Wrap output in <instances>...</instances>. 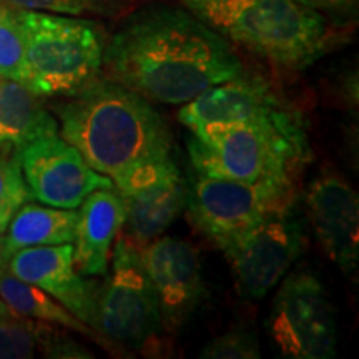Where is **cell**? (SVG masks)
Segmentation results:
<instances>
[{
	"label": "cell",
	"mask_w": 359,
	"mask_h": 359,
	"mask_svg": "<svg viewBox=\"0 0 359 359\" xmlns=\"http://www.w3.org/2000/svg\"><path fill=\"white\" fill-rule=\"evenodd\" d=\"M107 79L148 102L185 105L246 74L228 40L190 11L151 7L130 15L103 50Z\"/></svg>",
	"instance_id": "obj_1"
},
{
	"label": "cell",
	"mask_w": 359,
	"mask_h": 359,
	"mask_svg": "<svg viewBox=\"0 0 359 359\" xmlns=\"http://www.w3.org/2000/svg\"><path fill=\"white\" fill-rule=\"evenodd\" d=\"M58 109V133L111 182L150 161L172 158V132L147 98L95 77Z\"/></svg>",
	"instance_id": "obj_2"
},
{
	"label": "cell",
	"mask_w": 359,
	"mask_h": 359,
	"mask_svg": "<svg viewBox=\"0 0 359 359\" xmlns=\"http://www.w3.org/2000/svg\"><path fill=\"white\" fill-rule=\"evenodd\" d=\"M224 39L269 64L302 70L331 45L326 17L296 0H182Z\"/></svg>",
	"instance_id": "obj_3"
},
{
	"label": "cell",
	"mask_w": 359,
	"mask_h": 359,
	"mask_svg": "<svg viewBox=\"0 0 359 359\" xmlns=\"http://www.w3.org/2000/svg\"><path fill=\"white\" fill-rule=\"evenodd\" d=\"M188 142L196 173L241 182L291 185L308 156V137L298 114L275 115L193 130Z\"/></svg>",
	"instance_id": "obj_4"
},
{
	"label": "cell",
	"mask_w": 359,
	"mask_h": 359,
	"mask_svg": "<svg viewBox=\"0 0 359 359\" xmlns=\"http://www.w3.org/2000/svg\"><path fill=\"white\" fill-rule=\"evenodd\" d=\"M25 42V85L40 97L74 95L102 70L105 39L95 22L12 8Z\"/></svg>",
	"instance_id": "obj_5"
},
{
	"label": "cell",
	"mask_w": 359,
	"mask_h": 359,
	"mask_svg": "<svg viewBox=\"0 0 359 359\" xmlns=\"http://www.w3.org/2000/svg\"><path fill=\"white\" fill-rule=\"evenodd\" d=\"M111 259V275L98 290L97 331L115 344L143 349L158 338L163 325L140 246L128 235L120 236Z\"/></svg>",
	"instance_id": "obj_6"
},
{
	"label": "cell",
	"mask_w": 359,
	"mask_h": 359,
	"mask_svg": "<svg viewBox=\"0 0 359 359\" xmlns=\"http://www.w3.org/2000/svg\"><path fill=\"white\" fill-rule=\"evenodd\" d=\"M291 185L212 177L196 173L188 183L187 206L191 222L218 248L250 230L271 210L288 203Z\"/></svg>",
	"instance_id": "obj_7"
},
{
	"label": "cell",
	"mask_w": 359,
	"mask_h": 359,
	"mask_svg": "<svg viewBox=\"0 0 359 359\" xmlns=\"http://www.w3.org/2000/svg\"><path fill=\"white\" fill-rule=\"evenodd\" d=\"M269 334L286 358L336 356L334 309L316 276L294 271L283 280L273 302Z\"/></svg>",
	"instance_id": "obj_8"
},
{
	"label": "cell",
	"mask_w": 359,
	"mask_h": 359,
	"mask_svg": "<svg viewBox=\"0 0 359 359\" xmlns=\"http://www.w3.org/2000/svg\"><path fill=\"white\" fill-rule=\"evenodd\" d=\"M219 250L230 262L243 294L262 299L303 253V226L291 213L288 201Z\"/></svg>",
	"instance_id": "obj_9"
},
{
	"label": "cell",
	"mask_w": 359,
	"mask_h": 359,
	"mask_svg": "<svg viewBox=\"0 0 359 359\" xmlns=\"http://www.w3.org/2000/svg\"><path fill=\"white\" fill-rule=\"evenodd\" d=\"M19 161L30 195L42 205L77 210L92 191L115 188L58 133L20 147Z\"/></svg>",
	"instance_id": "obj_10"
},
{
	"label": "cell",
	"mask_w": 359,
	"mask_h": 359,
	"mask_svg": "<svg viewBox=\"0 0 359 359\" xmlns=\"http://www.w3.org/2000/svg\"><path fill=\"white\" fill-rule=\"evenodd\" d=\"M128 236L138 246L163 235L185 210L188 183L172 158L150 161L114 180Z\"/></svg>",
	"instance_id": "obj_11"
},
{
	"label": "cell",
	"mask_w": 359,
	"mask_h": 359,
	"mask_svg": "<svg viewBox=\"0 0 359 359\" xmlns=\"http://www.w3.org/2000/svg\"><path fill=\"white\" fill-rule=\"evenodd\" d=\"M140 258L158 298L161 325L175 333L190 320L205 296L198 255L185 240L158 236L140 246Z\"/></svg>",
	"instance_id": "obj_12"
},
{
	"label": "cell",
	"mask_w": 359,
	"mask_h": 359,
	"mask_svg": "<svg viewBox=\"0 0 359 359\" xmlns=\"http://www.w3.org/2000/svg\"><path fill=\"white\" fill-rule=\"evenodd\" d=\"M12 275L43 290L80 321L97 331V283L75 268L74 243L32 246L15 251L4 264Z\"/></svg>",
	"instance_id": "obj_13"
},
{
	"label": "cell",
	"mask_w": 359,
	"mask_h": 359,
	"mask_svg": "<svg viewBox=\"0 0 359 359\" xmlns=\"http://www.w3.org/2000/svg\"><path fill=\"white\" fill-rule=\"evenodd\" d=\"M306 208L325 253L344 275H354L359 262L356 191L338 175L325 173L309 185Z\"/></svg>",
	"instance_id": "obj_14"
},
{
	"label": "cell",
	"mask_w": 359,
	"mask_h": 359,
	"mask_svg": "<svg viewBox=\"0 0 359 359\" xmlns=\"http://www.w3.org/2000/svg\"><path fill=\"white\" fill-rule=\"evenodd\" d=\"M288 109L266 80L245 74L206 88L182 107L178 120L193 130L240 123Z\"/></svg>",
	"instance_id": "obj_15"
},
{
	"label": "cell",
	"mask_w": 359,
	"mask_h": 359,
	"mask_svg": "<svg viewBox=\"0 0 359 359\" xmlns=\"http://www.w3.org/2000/svg\"><path fill=\"white\" fill-rule=\"evenodd\" d=\"M79 208L75 268L83 276H105L111 243L125 224L123 201L115 188H100L90 193Z\"/></svg>",
	"instance_id": "obj_16"
},
{
	"label": "cell",
	"mask_w": 359,
	"mask_h": 359,
	"mask_svg": "<svg viewBox=\"0 0 359 359\" xmlns=\"http://www.w3.org/2000/svg\"><path fill=\"white\" fill-rule=\"evenodd\" d=\"M77 210L22 203L8 222L2 246V266L15 251L32 246L74 243Z\"/></svg>",
	"instance_id": "obj_17"
},
{
	"label": "cell",
	"mask_w": 359,
	"mask_h": 359,
	"mask_svg": "<svg viewBox=\"0 0 359 359\" xmlns=\"http://www.w3.org/2000/svg\"><path fill=\"white\" fill-rule=\"evenodd\" d=\"M58 133V123L42 97L25 83L0 80V143L19 150L37 138Z\"/></svg>",
	"instance_id": "obj_18"
},
{
	"label": "cell",
	"mask_w": 359,
	"mask_h": 359,
	"mask_svg": "<svg viewBox=\"0 0 359 359\" xmlns=\"http://www.w3.org/2000/svg\"><path fill=\"white\" fill-rule=\"evenodd\" d=\"M0 302L20 316L65 327V330L75 331L85 338L97 341L103 348H110L109 339L103 338L98 331L80 321L64 304L58 303L43 290L12 275L6 266L0 268Z\"/></svg>",
	"instance_id": "obj_19"
},
{
	"label": "cell",
	"mask_w": 359,
	"mask_h": 359,
	"mask_svg": "<svg viewBox=\"0 0 359 359\" xmlns=\"http://www.w3.org/2000/svg\"><path fill=\"white\" fill-rule=\"evenodd\" d=\"M52 333L47 323L20 316L0 302V359L34 358L37 349L45 351Z\"/></svg>",
	"instance_id": "obj_20"
},
{
	"label": "cell",
	"mask_w": 359,
	"mask_h": 359,
	"mask_svg": "<svg viewBox=\"0 0 359 359\" xmlns=\"http://www.w3.org/2000/svg\"><path fill=\"white\" fill-rule=\"evenodd\" d=\"M24 34L12 8L0 11V79L25 82Z\"/></svg>",
	"instance_id": "obj_21"
},
{
	"label": "cell",
	"mask_w": 359,
	"mask_h": 359,
	"mask_svg": "<svg viewBox=\"0 0 359 359\" xmlns=\"http://www.w3.org/2000/svg\"><path fill=\"white\" fill-rule=\"evenodd\" d=\"M11 8L60 13V15L111 17L125 8L127 0H4Z\"/></svg>",
	"instance_id": "obj_22"
},
{
	"label": "cell",
	"mask_w": 359,
	"mask_h": 359,
	"mask_svg": "<svg viewBox=\"0 0 359 359\" xmlns=\"http://www.w3.org/2000/svg\"><path fill=\"white\" fill-rule=\"evenodd\" d=\"M32 198L22 175L19 150L12 145L0 143V205L17 200L25 203Z\"/></svg>",
	"instance_id": "obj_23"
},
{
	"label": "cell",
	"mask_w": 359,
	"mask_h": 359,
	"mask_svg": "<svg viewBox=\"0 0 359 359\" xmlns=\"http://www.w3.org/2000/svg\"><path fill=\"white\" fill-rule=\"evenodd\" d=\"M262 356L257 338L246 331H231L215 338L201 349L206 359H258Z\"/></svg>",
	"instance_id": "obj_24"
},
{
	"label": "cell",
	"mask_w": 359,
	"mask_h": 359,
	"mask_svg": "<svg viewBox=\"0 0 359 359\" xmlns=\"http://www.w3.org/2000/svg\"><path fill=\"white\" fill-rule=\"evenodd\" d=\"M296 2L303 4L304 7L321 13L323 17L351 15L358 6V0H296Z\"/></svg>",
	"instance_id": "obj_25"
},
{
	"label": "cell",
	"mask_w": 359,
	"mask_h": 359,
	"mask_svg": "<svg viewBox=\"0 0 359 359\" xmlns=\"http://www.w3.org/2000/svg\"><path fill=\"white\" fill-rule=\"evenodd\" d=\"M22 205V201L11 200L6 203L0 205V268H2V246H4V236H6L8 222H11L12 215L15 213V210Z\"/></svg>",
	"instance_id": "obj_26"
},
{
	"label": "cell",
	"mask_w": 359,
	"mask_h": 359,
	"mask_svg": "<svg viewBox=\"0 0 359 359\" xmlns=\"http://www.w3.org/2000/svg\"><path fill=\"white\" fill-rule=\"evenodd\" d=\"M2 8H4V6H2V0H0V11H2Z\"/></svg>",
	"instance_id": "obj_27"
},
{
	"label": "cell",
	"mask_w": 359,
	"mask_h": 359,
	"mask_svg": "<svg viewBox=\"0 0 359 359\" xmlns=\"http://www.w3.org/2000/svg\"><path fill=\"white\" fill-rule=\"evenodd\" d=\"M0 80H2V79H0Z\"/></svg>",
	"instance_id": "obj_28"
}]
</instances>
